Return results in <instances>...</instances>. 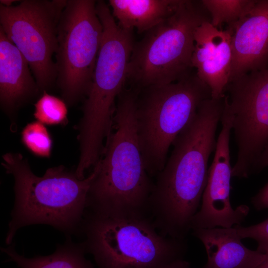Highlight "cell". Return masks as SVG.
Returning a JSON list of instances; mask_svg holds the SVG:
<instances>
[{"label": "cell", "mask_w": 268, "mask_h": 268, "mask_svg": "<svg viewBox=\"0 0 268 268\" xmlns=\"http://www.w3.org/2000/svg\"><path fill=\"white\" fill-rule=\"evenodd\" d=\"M241 238H250L258 244L257 251L264 254H268V217L264 221L250 226L235 225Z\"/></svg>", "instance_id": "44dd1931"}, {"label": "cell", "mask_w": 268, "mask_h": 268, "mask_svg": "<svg viewBox=\"0 0 268 268\" xmlns=\"http://www.w3.org/2000/svg\"><path fill=\"white\" fill-rule=\"evenodd\" d=\"M256 268H268V254L266 259Z\"/></svg>", "instance_id": "484cf974"}, {"label": "cell", "mask_w": 268, "mask_h": 268, "mask_svg": "<svg viewBox=\"0 0 268 268\" xmlns=\"http://www.w3.org/2000/svg\"><path fill=\"white\" fill-rule=\"evenodd\" d=\"M192 234L205 248L207 261L203 268H256L267 257L246 247L234 226L193 229Z\"/></svg>", "instance_id": "9a60e30c"}, {"label": "cell", "mask_w": 268, "mask_h": 268, "mask_svg": "<svg viewBox=\"0 0 268 268\" xmlns=\"http://www.w3.org/2000/svg\"><path fill=\"white\" fill-rule=\"evenodd\" d=\"M0 250L7 255V261L14 262L18 268H94L85 257L82 243L73 242L70 236H67L64 243L58 244L54 253L48 256L26 258L17 253L14 242Z\"/></svg>", "instance_id": "e0dca14e"}, {"label": "cell", "mask_w": 268, "mask_h": 268, "mask_svg": "<svg viewBox=\"0 0 268 268\" xmlns=\"http://www.w3.org/2000/svg\"><path fill=\"white\" fill-rule=\"evenodd\" d=\"M96 10L103 34L92 84L84 99L77 139L83 148L102 149L112 128L117 98L125 87L133 49V30L121 27L103 0Z\"/></svg>", "instance_id": "52a82bcc"}, {"label": "cell", "mask_w": 268, "mask_h": 268, "mask_svg": "<svg viewBox=\"0 0 268 268\" xmlns=\"http://www.w3.org/2000/svg\"><path fill=\"white\" fill-rule=\"evenodd\" d=\"M164 268H191L189 262L184 259H179L171 262Z\"/></svg>", "instance_id": "cb8c5ba5"}, {"label": "cell", "mask_w": 268, "mask_h": 268, "mask_svg": "<svg viewBox=\"0 0 268 268\" xmlns=\"http://www.w3.org/2000/svg\"><path fill=\"white\" fill-rule=\"evenodd\" d=\"M225 99L237 146L232 177L247 178L268 144V68L230 80Z\"/></svg>", "instance_id": "30bf717a"}, {"label": "cell", "mask_w": 268, "mask_h": 268, "mask_svg": "<svg viewBox=\"0 0 268 268\" xmlns=\"http://www.w3.org/2000/svg\"><path fill=\"white\" fill-rule=\"evenodd\" d=\"M228 27L232 30L230 80L268 68V0H258L250 12Z\"/></svg>", "instance_id": "4fadbf2b"}, {"label": "cell", "mask_w": 268, "mask_h": 268, "mask_svg": "<svg viewBox=\"0 0 268 268\" xmlns=\"http://www.w3.org/2000/svg\"><path fill=\"white\" fill-rule=\"evenodd\" d=\"M1 164L14 179V201L5 237L7 245L13 243L19 229L34 224L51 226L67 236L78 235L97 164L83 179L75 170L63 165L48 168L43 176H37L18 152L3 154Z\"/></svg>", "instance_id": "3957f363"}, {"label": "cell", "mask_w": 268, "mask_h": 268, "mask_svg": "<svg viewBox=\"0 0 268 268\" xmlns=\"http://www.w3.org/2000/svg\"><path fill=\"white\" fill-rule=\"evenodd\" d=\"M67 0H24L16 5L0 4V28L27 62L40 92L56 83L53 60L58 28Z\"/></svg>", "instance_id": "9c48e42d"}, {"label": "cell", "mask_w": 268, "mask_h": 268, "mask_svg": "<svg viewBox=\"0 0 268 268\" xmlns=\"http://www.w3.org/2000/svg\"><path fill=\"white\" fill-rule=\"evenodd\" d=\"M210 98V88L195 70L176 81L138 90L137 134L144 166L151 177L163 169L170 146L200 104Z\"/></svg>", "instance_id": "5b68a950"}, {"label": "cell", "mask_w": 268, "mask_h": 268, "mask_svg": "<svg viewBox=\"0 0 268 268\" xmlns=\"http://www.w3.org/2000/svg\"><path fill=\"white\" fill-rule=\"evenodd\" d=\"M21 134L22 143L31 153L41 157L50 156L52 140L45 125L37 121L29 123Z\"/></svg>", "instance_id": "ffe728a7"}, {"label": "cell", "mask_w": 268, "mask_h": 268, "mask_svg": "<svg viewBox=\"0 0 268 268\" xmlns=\"http://www.w3.org/2000/svg\"><path fill=\"white\" fill-rule=\"evenodd\" d=\"M251 202L257 210L268 209V183L252 198Z\"/></svg>", "instance_id": "7402d4cb"}, {"label": "cell", "mask_w": 268, "mask_h": 268, "mask_svg": "<svg viewBox=\"0 0 268 268\" xmlns=\"http://www.w3.org/2000/svg\"><path fill=\"white\" fill-rule=\"evenodd\" d=\"M220 122L222 128L216 140L214 156L208 169L201 208L192 221V230L241 225L249 212L247 205H240L233 208L231 204L232 168L229 140L232 130V117L229 114L224 113Z\"/></svg>", "instance_id": "8fae6325"}, {"label": "cell", "mask_w": 268, "mask_h": 268, "mask_svg": "<svg viewBox=\"0 0 268 268\" xmlns=\"http://www.w3.org/2000/svg\"><path fill=\"white\" fill-rule=\"evenodd\" d=\"M181 0H110L112 13L123 29L146 33L171 15Z\"/></svg>", "instance_id": "2e32d148"}, {"label": "cell", "mask_w": 268, "mask_h": 268, "mask_svg": "<svg viewBox=\"0 0 268 268\" xmlns=\"http://www.w3.org/2000/svg\"><path fill=\"white\" fill-rule=\"evenodd\" d=\"M15 1H16L15 0H0V3L5 6H12V3Z\"/></svg>", "instance_id": "d4e9b609"}, {"label": "cell", "mask_w": 268, "mask_h": 268, "mask_svg": "<svg viewBox=\"0 0 268 268\" xmlns=\"http://www.w3.org/2000/svg\"><path fill=\"white\" fill-rule=\"evenodd\" d=\"M33 116L44 125H56L67 122V105L65 101L44 91L34 104Z\"/></svg>", "instance_id": "d6986e66"}, {"label": "cell", "mask_w": 268, "mask_h": 268, "mask_svg": "<svg viewBox=\"0 0 268 268\" xmlns=\"http://www.w3.org/2000/svg\"><path fill=\"white\" fill-rule=\"evenodd\" d=\"M96 4L67 0L59 21L56 84L68 106L84 100L92 84L103 34Z\"/></svg>", "instance_id": "ba28073f"}, {"label": "cell", "mask_w": 268, "mask_h": 268, "mask_svg": "<svg viewBox=\"0 0 268 268\" xmlns=\"http://www.w3.org/2000/svg\"><path fill=\"white\" fill-rule=\"evenodd\" d=\"M78 235L98 268H164L183 259L186 239L161 234L149 217H121L86 210Z\"/></svg>", "instance_id": "277c9868"}, {"label": "cell", "mask_w": 268, "mask_h": 268, "mask_svg": "<svg viewBox=\"0 0 268 268\" xmlns=\"http://www.w3.org/2000/svg\"><path fill=\"white\" fill-rule=\"evenodd\" d=\"M201 3L210 15V23L219 28L223 24L230 26L245 16L257 0H202Z\"/></svg>", "instance_id": "ac0fdd59"}, {"label": "cell", "mask_w": 268, "mask_h": 268, "mask_svg": "<svg viewBox=\"0 0 268 268\" xmlns=\"http://www.w3.org/2000/svg\"><path fill=\"white\" fill-rule=\"evenodd\" d=\"M26 60L0 28V103L15 121L18 110L40 92Z\"/></svg>", "instance_id": "5bb4252c"}, {"label": "cell", "mask_w": 268, "mask_h": 268, "mask_svg": "<svg viewBox=\"0 0 268 268\" xmlns=\"http://www.w3.org/2000/svg\"><path fill=\"white\" fill-rule=\"evenodd\" d=\"M232 30L203 22L195 33L192 67L198 77L210 88L211 97H224L229 82L232 63Z\"/></svg>", "instance_id": "7c38bea8"}, {"label": "cell", "mask_w": 268, "mask_h": 268, "mask_svg": "<svg viewBox=\"0 0 268 268\" xmlns=\"http://www.w3.org/2000/svg\"><path fill=\"white\" fill-rule=\"evenodd\" d=\"M267 166H268V144L265 147L254 164L252 173L258 171Z\"/></svg>", "instance_id": "603a6c76"}, {"label": "cell", "mask_w": 268, "mask_h": 268, "mask_svg": "<svg viewBox=\"0 0 268 268\" xmlns=\"http://www.w3.org/2000/svg\"><path fill=\"white\" fill-rule=\"evenodd\" d=\"M200 1L181 0L177 10L134 43L127 81L137 90L170 83L192 71L195 33L210 20Z\"/></svg>", "instance_id": "8992f818"}, {"label": "cell", "mask_w": 268, "mask_h": 268, "mask_svg": "<svg viewBox=\"0 0 268 268\" xmlns=\"http://www.w3.org/2000/svg\"><path fill=\"white\" fill-rule=\"evenodd\" d=\"M138 92L125 87L116 102L106 140L87 198V210L111 216L149 217L154 182L144 166L137 134Z\"/></svg>", "instance_id": "7a4b0ae2"}, {"label": "cell", "mask_w": 268, "mask_h": 268, "mask_svg": "<svg viewBox=\"0 0 268 268\" xmlns=\"http://www.w3.org/2000/svg\"><path fill=\"white\" fill-rule=\"evenodd\" d=\"M224 107V97L210 98L177 136L163 169L155 177L149 216L162 235L186 239L192 230L208 177L209 156Z\"/></svg>", "instance_id": "6da1fadb"}]
</instances>
